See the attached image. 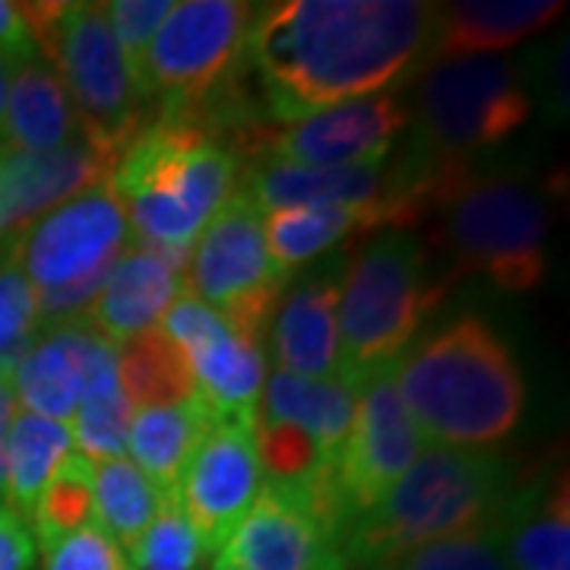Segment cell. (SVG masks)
I'll return each mask as SVG.
<instances>
[{"mask_svg":"<svg viewBox=\"0 0 570 570\" xmlns=\"http://www.w3.org/2000/svg\"><path fill=\"white\" fill-rule=\"evenodd\" d=\"M115 159L86 137L51 153H20L0 146V245L17 242L51 209L108 184Z\"/></svg>","mask_w":570,"mask_h":570,"instance_id":"18","label":"cell"},{"mask_svg":"<svg viewBox=\"0 0 570 570\" xmlns=\"http://www.w3.org/2000/svg\"><path fill=\"white\" fill-rule=\"evenodd\" d=\"M393 387L434 448H498L527 409V377L513 352L475 314L419 336L393 365Z\"/></svg>","mask_w":570,"mask_h":570,"instance_id":"2","label":"cell"},{"mask_svg":"<svg viewBox=\"0 0 570 570\" xmlns=\"http://www.w3.org/2000/svg\"><path fill=\"white\" fill-rule=\"evenodd\" d=\"M438 3L288 0L254 7L245 58L266 121L377 96L434 61Z\"/></svg>","mask_w":570,"mask_h":570,"instance_id":"1","label":"cell"},{"mask_svg":"<svg viewBox=\"0 0 570 570\" xmlns=\"http://www.w3.org/2000/svg\"><path fill=\"white\" fill-rule=\"evenodd\" d=\"M285 288L288 279L266 250L264 213L235 190L190 247L184 292L261 346Z\"/></svg>","mask_w":570,"mask_h":570,"instance_id":"10","label":"cell"},{"mask_svg":"<svg viewBox=\"0 0 570 570\" xmlns=\"http://www.w3.org/2000/svg\"><path fill=\"white\" fill-rule=\"evenodd\" d=\"M513 475L494 450L428 448L393 489L343 532L348 568L504 523Z\"/></svg>","mask_w":570,"mask_h":570,"instance_id":"4","label":"cell"},{"mask_svg":"<svg viewBox=\"0 0 570 570\" xmlns=\"http://www.w3.org/2000/svg\"><path fill=\"white\" fill-rule=\"evenodd\" d=\"M29 523L41 546L92 523V463L82 453L73 450L51 475L29 513Z\"/></svg>","mask_w":570,"mask_h":570,"instance_id":"31","label":"cell"},{"mask_svg":"<svg viewBox=\"0 0 570 570\" xmlns=\"http://www.w3.org/2000/svg\"><path fill=\"white\" fill-rule=\"evenodd\" d=\"M118 381L134 412L181 406L194 400L190 365L163 330H149L118 346Z\"/></svg>","mask_w":570,"mask_h":570,"instance_id":"28","label":"cell"},{"mask_svg":"<svg viewBox=\"0 0 570 570\" xmlns=\"http://www.w3.org/2000/svg\"><path fill=\"white\" fill-rule=\"evenodd\" d=\"M111 374H118V346L77 321L41 326L7 381L17 393V403L32 415L67 425L82 393Z\"/></svg>","mask_w":570,"mask_h":570,"instance_id":"17","label":"cell"},{"mask_svg":"<svg viewBox=\"0 0 570 570\" xmlns=\"http://www.w3.org/2000/svg\"><path fill=\"white\" fill-rule=\"evenodd\" d=\"M134 570H197L206 558L204 542L190 527L178 498H163L153 523L130 549Z\"/></svg>","mask_w":570,"mask_h":570,"instance_id":"33","label":"cell"},{"mask_svg":"<svg viewBox=\"0 0 570 570\" xmlns=\"http://www.w3.org/2000/svg\"><path fill=\"white\" fill-rule=\"evenodd\" d=\"M254 7L245 0L171 3L146 58V105L153 118H181L219 89L245 61Z\"/></svg>","mask_w":570,"mask_h":570,"instance_id":"11","label":"cell"},{"mask_svg":"<svg viewBox=\"0 0 570 570\" xmlns=\"http://www.w3.org/2000/svg\"><path fill=\"white\" fill-rule=\"evenodd\" d=\"M510 570H570V491L561 469L542 485L513 489L504 510Z\"/></svg>","mask_w":570,"mask_h":570,"instance_id":"24","label":"cell"},{"mask_svg":"<svg viewBox=\"0 0 570 570\" xmlns=\"http://www.w3.org/2000/svg\"><path fill=\"white\" fill-rule=\"evenodd\" d=\"M568 7L558 0H460L438 3L434 61L489 58L549 29Z\"/></svg>","mask_w":570,"mask_h":570,"instance_id":"21","label":"cell"},{"mask_svg":"<svg viewBox=\"0 0 570 570\" xmlns=\"http://www.w3.org/2000/svg\"><path fill=\"white\" fill-rule=\"evenodd\" d=\"M365 235H371L365 216L343 206H295L264 213L266 250L285 279H292L330 247Z\"/></svg>","mask_w":570,"mask_h":570,"instance_id":"26","label":"cell"},{"mask_svg":"<svg viewBox=\"0 0 570 570\" xmlns=\"http://www.w3.org/2000/svg\"><path fill=\"white\" fill-rule=\"evenodd\" d=\"M39 330L41 314L36 292L7 247V254L0 257V377H10Z\"/></svg>","mask_w":570,"mask_h":570,"instance_id":"34","label":"cell"},{"mask_svg":"<svg viewBox=\"0 0 570 570\" xmlns=\"http://www.w3.org/2000/svg\"><path fill=\"white\" fill-rule=\"evenodd\" d=\"M17 63L0 58V127H3V111H7V92H10V80H13Z\"/></svg>","mask_w":570,"mask_h":570,"instance_id":"40","label":"cell"},{"mask_svg":"<svg viewBox=\"0 0 570 570\" xmlns=\"http://www.w3.org/2000/svg\"><path fill=\"white\" fill-rule=\"evenodd\" d=\"M17 422V393L7 377H0V491H3V472H7V438Z\"/></svg>","mask_w":570,"mask_h":570,"instance_id":"39","label":"cell"},{"mask_svg":"<svg viewBox=\"0 0 570 570\" xmlns=\"http://www.w3.org/2000/svg\"><path fill=\"white\" fill-rule=\"evenodd\" d=\"M242 156L204 127L153 118L118 153L108 187L137 245L187 266L190 247L242 184Z\"/></svg>","mask_w":570,"mask_h":570,"instance_id":"3","label":"cell"},{"mask_svg":"<svg viewBox=\"0 0 570 570\" xmlns=\"http://www.w3.org/2000/svg\"><path fill=\"white\" fill-rule=\"evenodd\" d=\"M108 22L118 41L127 73L137 86L140 99L146 102V58H149V45L156 39L159 26L171 10V0H111L105 3ZM149 108V105H146Z\"/></svg>","mask_w":570,"mask_h":570,"instance_id":"35","label":"cell"},{"mask_svg":"<svg viewBox=\"0 0 570 570\" xmlns=\"http://www.w3.org/2000/svg\"><path fill=\"white\" fill-rule=\"evenodd\" d=\"M181 269L184 264H178L175 257L134 242L108 269L82 324L92 326L111 346L159 330L165 311L184 292Z\"/></svg>","mask_w":570,"mask_h":570,"instance_id":"19","label":"cell"},{"mask_svg":"<svg viewBox=\"0 0 570 570\" xmlns=\"http://www.w3.org/2000/svg\"><path fill=\"white\" fill-rule=\"evenodd\" d=\"M39 542L20 513L0 504V570H32L36 568Z\"/></svg>","mask_w":570,"mask_h":570,"instance_id":"37","label":"cell"},{"mask_svg":"<svg viewBox=\"0 0 570 570\" xmlns=\"http://www.w3.org/2000/svg\"><path fill=\"white\" fill-rule=\"evenodd\" d=\"M412 121L396 92L330 105L302 121L276 127L257 159L295 168H346L387 159L396 137ZM250 159V163H257Z\"/></svg>","mask_w":570,"mask_h":570,"instance_id":"13","label":"cell"},{"mask_svg":"<svg viewBox=\"0 0 570 570\" xmlns=\"http://www.w3.org/2000/svg\"><path fill=\"white\" fill-rule=\"evenodd\" d=\"M419 137L412 149L434 168H469L532 118L530 89L508 58L438 61L415 92Z\"/></svg>","mask_w":570,"mask_h":570,"instance_id":"9","label":"cell"},{"mask_svg":"<svg viewBox=\"0 0 570 570\" xmlns=\"http://www.w3.org/2000/svg\"><path fill=\"white\" fill-rule=\"evenodd\" d=\"M425 450V438L409 419L393 387V367L355 393V419L336 466V491L348 523L387 494Z\"/></svg>","mask_w":570,"mask_h":570,"instance_id":"14","label":"cell"},{"mask_svg":"<svg viewBox=\"0 0 570 570\" xmlns=\"http://www.w3.org/2000/svg\"><path fill=\"white\" fill-rule=\"evenodd\" d=\"M130 570H134V568H130Z\"/></svg>","mask_w":570,"mask_h":570,"instance_id":"42","label":"cell"},{"mask_svg":"<svg viewBox=\"0 0 570 570\" xmlns=\"http://www.w3.org/2000/svg\"><path fill=\"white\" fill-rule=\"evenodd\" d=\"M7 247H10V245H0V257H3V254H7Z\"/></svg>","mask_w":570,"mask_h":570,"instance_id":"41","label":"cell"},{"mask_svg":"<svg viewBox=\"0 0 570 570\" xmlns=\"http://www.w3.org/2000/svg\"><path fill=\"white\" fill-rule=\"evenodd\" d=\"M261 485L264 472L254 431L235 425L206 428L178 482V504L200 535L206 554H216L242 523Z\"/></svg>","mask_w":570,"mask_h":570,"instance_id":"15","label":"cell"},{"mask_svg":"<svg viewBox=\"0 0 570 570\" xmlns=\"http://www.w3.org/2000/svg\"><path fill=\"white\" fill-rule=\"evenodd\" d=\"M213 558V570H352L340 539L266 482Z\"/></svg>","mask_w":570,"mask_h":570,"instance_id":"16","label":"cell"},{"mask_svg":"<svg viewBox=\"0 0 570 570\" xmlns=\"http://www.w3.org/2000/svg\"><path fill=\"white\" fill-rule=\"evenodd\" d=\"M159 491L130 456L92 463V523L121 549H134L159 510Z\"/></svg>","mask_w":570,"mask_h":570,"instance_id":"29","label":"cell"},{"mask_svg":"<svg viewBox=\"0 0 570 570\" xmlns=\"http://www.w3.org/2000/svg\"><path fill=\"white\" fill-rule=\"evenodd\" d=\"M450 279L431 245L412 228L365 235L340 279L336 381L352 393L403 358L428 317L448 298Z\"/></svg>","mask_w":570,"mask_h":570,"instance_id":"5","label":"cell"},{"mask_svg":"<svg viewBox=\"0 0 570 570\" xmlns=\"http://www.w3.org/2000/svg\"><path fill=\"white\" fill-rule=\"evenodd\" d=\"M425 219L434 223L450 285L466 276L498 292L527 295L549 273L551 216L546 200L513 178H475L472 168H441Z\"/></svg>","mask_w":570,"mask_h":570,"instance_id":"6","label":"cell"},{"mask_svg":"<svg viewBox=\"0 0 570 570\" xmlns=\"http://www.w3.org/2000/svg\"><path fill=\"white\" fill-rule=\"evenodd\" d=\"M0 58L10 63H26L39 58L32 26L26 17V3L0 0Z\"/></svg>","mask_w":570,"mask_h":570,"instance_id":"38","label":"cell"},{"mask_svg":"<svg viewBox=\"0 0 570 570\" xmlns=\"http://www.w3.org/2000/svg\"><path fill=\"white\" fill-rule=\"evenodd\" d=\"M362 570H510L504 523L400 551Z\"/></svg>","mask_w":570,"mask_h":570,"instance_id":"32","label":"cell"},{"mask_svg":"<svg viewBox=\"0 0 570 570\" xmlns=\"http://www.w3.org/2000/svg\"><path fill=\"white\" fill-rule=\"evenodd\" d=\"M45 570H130L124 549L96 523L41 546Z\"/></svg>","mask_w":570,"mask_h":570,"instance_id":"36","label":"cell"},{"mask_svg":"<svg viewBox=\"0 0 570 570\" xmlns=\"http://www.w3.org/2000/svg\"><path fill=\"white\" fill-rule=\"evenodd\" d=\"M130 422H134V406L124 396L118 374H111L82 393L67 428L77 453H82L89 463H102V460L127 456Z\"/></svg>","mask_w":570,"mask_h":570,"instance_id":"30","label":"cell"},{"mask_svg":"<svg viewBox=\"0 0 570 570\" xmlns=\"http://www.w3.org/2000/svg\"><path fill=\"white\" fill-rule=\"evenodd\" d=\"M257 419L305 428L317 441L326 463L336 472L348 444L352 419H355V393L346 384H340L336 377L307 381V377L276 371L266 377Z\"/></svg>","mask_w":570,"mask_h":570,"instance_id":"23","label":"cell"},{"mask_svg":"<svg viewBox=\"0 0 570 570\" xmlns=\"http://www.w3.org/2000/svg\"><path fill=\"white\" fill-rule=\"evenodd\" d=\"M134 245V232L108 184L29 225L10 254L39 302L41 326L77 324L96 302L108 269Z\"/></svg>","mask_w":570,"mask_h":570,"instance_id":"8","label":"cell"},{"mask_svg":"<svg viewBox=\"0 0 570 570\" xmlns=\"http://www.w3.org/2000/svg\"><path fill=\"white\" fill-rule=\"evenodd\" d=\"M159 330L184 352L194 374V403L206 422L254 431L266 384L264 346L235 333L187 292L165 311Z\"/></svg>","mask_w":570,"mask_h":570,"instance_id":"12","label":"cell"},{"mask_svg":"<svg viewBox=\"0 0 570 570\" xmlns=\"http://www.w3.org/2000/svg\"><path fill=\"white\" fill-rule=\"evenodd\" d=\"M39 58L61 80L86 140L118 159L127 142L153 121L127 73L105 3L45 0L26 3Z\"/></svg>","mask_w":570,"mask_h":570,"instance_id":"7","label":"cell"},{"mask_svg":"<svg viewBox=\"0 0 570 570\" xmlns=\"http://www.w3.org/2000/svg\"><path fill=\"white\" fill-rule=\"evenodd\" d=\"M73 438L63 422H51L32 412L17 415L7 438V472H3V498L7 508L20 513L29 523V513L39 501L41 489L73 453Z\"/></svg>","mask_w":570,"mask_h":570,"instance_id":"27","label":"cell"},{"mask_svg":"<svg viewBox=\"0 0 570 570\" xmlns=\"http://www.w3.org/2000/svg\"><path fill=\"white\" fill-rule=\"evenodd\" d=\"M77 137H86V134L58 73L41 58L17 63L10 92H7L0 146L20 149V153H51Z\"/></svg>","mask_w":570,"mask_h":570,"instance_id":"22","label":"cell"},{"mask_svg":"<svg viewBox=\"0 0 570 570\" xmlns=\"http://www.w3.org/2000/svg\"><path fill=\"white\" fill-rule=\"evenodd\" d=\"M206 428L209 422L194 400L181 403V406L137 409L134 412L127 450H130V460L137 463V469L149 479V485L159 491V498H178L184 466L194 456Z\"/></svg>","mask_w":570,"mask_h":570,"instance_id":"25","label":"cell"},{"mask_svg":"<svg viewBox=\"0 0 570 570\" xmlns=\"http://www.w3.org/2000/svg\"><path fill=\"white\" fill-rule=\"evenodd\" d=\"M269 348L285 374L326 381L340 358V276L317 273L292 285L269 321Z\"/></svg>","mask_w":570,"mask_h":570,"instance_id":"20","label":"cell"}]
</instances>
